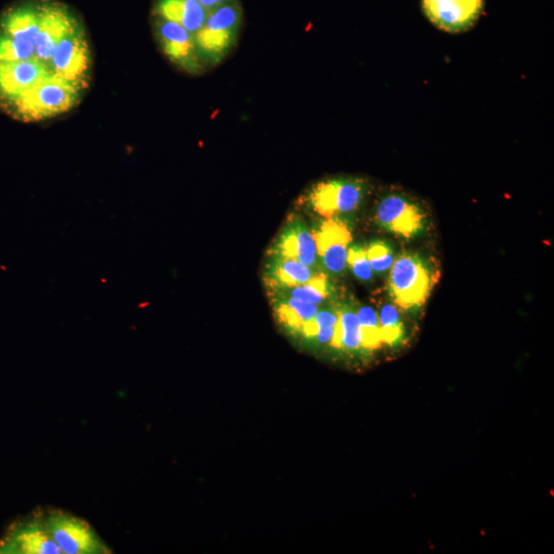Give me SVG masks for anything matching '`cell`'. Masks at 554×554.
<instances>
[{
    "label": "cell",
    "instance_id": "obj_1",
    "mask_svg": "<svg viewBox=\"0 0 554 554\" xmlns=\"http://www.w3.org/2000/svg\"><path fill=\"white\" fill-rule=\"evenodd\" d=\"M82 89L53 74L23 92L5 110L23 122L48 120L72 109Z\"/></svg>",
    "mask_w": 554,
    "mask_h": 554
},
{
    "label": "cell",
    "instance_id": "obj_2",
    "mask_svg": "<svg viewBox=\"0 0 554 554\" xmlns=\"http://www.w3.org/2000/svg\"><path fill=\"white\" fill-rule=\"evenodd\" d=\"M370 190V184L358 177H335L314 184L305 201L320 216L339 218L359 210Z\"/></svg>",
    "mask_w": 554,
    "mask_h": 554
},
{
    "label": "cell",
    "instance_id": "obj_3",
    "mask_svg": "<svg viewBox=\"0 0 554 554\" xmlns=\"http://www.w3.org/2000/svg\"><path fill=\"white\" fill-rule=\"evenodd\" d=\"M389 274L390 296L403 309L421 307L432 288V276L417 255L403 254L394 260Z\"/></svg>",
    "mask_w": 554,
    "mask_h": 554
},
{
    "label": "cell",
    "instance_id": "obj_4",
    "mask_svg": "<svg viewBox=\"0 0 554 554\" xmlns=\"http://www.w3.org/2000/svg\"><path fill=\"white\" fill-rule=\"evenodd\" d=\"M47 529L63 554H107L111 549L83 519L61 509L44 514Z\"/></svg>",
    "mask_w": 554,
    "mask_h": 554
},
{
    "label": "cell",
    "instance_id": "obj_5",
    "mask_svg": "<svg viewBox=\"0 0 554 554\" xmlns=\"http://www.w3.org/2000/svg\"><path fill=\"white\" fill-rule=\"evenodd\" d=\"M53 74L84 90L92 69V55L85 34L67 36L57 44L50 63Z\"/></svg>",
    "mask_w": 554,
    "mask_h": 554
},
{
    "label": "cell",
    "instance_id": "obj_6",
    "mask_svg": "<svg viewBox=\"0 0 554 554\" xmlns=\"http://www.w3.org/2000/svg\"><path fill=\"white\" fill-rule=\"evenodd\" d=\"M427 19L448 33H462L480 20L485 0H421Z\"/></svg>",
    "mask_w": 554,
    "mask_h": 554
},
{
    "label": "cell",
    "instance_id": "obj_7",
    "mask_svg": "<svg viewBox=\"0 0 554 554\" xmlns=\"http://www.w3.org/2000/svg\"><path fill=\"white\" fill-rule=\"evenodd\" d=\"M376 218L384 229L410 239L423 228L425 215L408 195L389 192L380 200Z\"/></svg>",
    "mask_w": 554,
    "mask_h": 554
},
{
    "label": "cell",
    "instance_id": "obj_8",
    "mask_svg": "<svg viewBox=\"0 0 554 554\" xmlns=\"http://www.w3.org/2000/svg\"><path fill=\"white\" fill-rule=\"evenodd\" d=\"M0 553L63 554L47 529L44 514H36L13 526L0 541Z\"/></svg>",
    "mask_w": 554,
    "mask_h": 554
},
{
    "label": "cell",
    "instance_id": "obj_9",
    "mask_svg": "<svg viewBox=\"0 0 554 554\" xmlns=\"http://www.w3.org/2000/svg\"><path fill=\"white\" fill-rule=\"evenodd\" d=\"M156 36L163 53L178 68L191 74H199L205 70L197 54L193 35L182 25L158 19Z\"/></svg>",
    "mask_w": 554,
    "mask_h": 554
},
{
    "label": "cell",
    "instance_id": "obj_10",
    "mask_svg": "<svg viewBox=\"0 0 554 554\" xmlns=\"http://www.w3.org/2000/svg\"><path fill=\"white\" fill-rule=\"evenodd\" d=\"M313 237L318 250V259L326 270L341 274L347 267V253L351 232L341 220L331 218L314 229Z\"/></svg>",
    "mask_w": 554,
    "mask_h": 554
},
{
    "label": "cell",
    "instance_id": "obj_11",
    "mask_svg": "<svg viewBox=\"0 0 554 554\" xmlns=\"http://www.w3.org/2000/svg\"><path fill=\"white\" fill-rule=\"evenodd\" d=\"M53 75L51 69L32 59L15 63H0V105L5 109L23 92Z\"/></svg>",
    "mask_w": 554,
    "mask_h": 554
},
{
    "label": "cell",
    "instance_id": "obj_12",
    "mask_svg": "<svg viewBox=\"0 0 554 554\" xmlns=\"http://www.w3.org/2000/svg\"><path fill=\"white\" fill-rule=\"evenodd\" d=\"M270 256L293 259L311 268L318 264V250L313 233L302 219L293 217L287 222L277 237Z\"/></svg>",
    "mask_w": 554,
    "mask_h": 554
},
{
    "label": "cell",
    "instance_id": "obj_13",
    "mask_svg": "<svg viewBox=\"0 0 554 554\" xmlns=\"http://www.w3.org/2000/svg\"><path fill=\"white\" fill-rule=\"evenodd\" d=\"M239 30L213 29L204 26L194 35V44L204 66L222 62L236 44Z\"/></svg>",
    "mask_w": 554,
    "mask_h": 554
},
{
    "label": "cell",
    "instance_id": "obj_14",
    "mask_svg": "<svg viewBox=\"0 0 554 554\" xmlns=\"http://www.w3.org/2000/svg\"><path fill=\"white\" fill-rule=\"evenodd\" d=\"M318 274L313 268L296 260L270 256L266 268L268 286L274 291H281L305 284Z\"/></svg>",
    "mask_w": 554,
    "mask_h": 554
},
{
    "label": "cell",
    "instance_id": "obj_15",
    "mask_svg": "<svg viewBox=\"0 0 554 554\" xmlns=\"http://www.w3.org/2000/svg\"><path fill=\"white\" fill-rule=\"evenodd\" d=\"M274 310L280 322L294 333H301L302 329L313 320L320 308L316 304L304 302L280 293H275L273 299Z\"/></svg>",
    "mask_w": 554,
    "mask_h": 554
},
{
    "label": "cell",
    "instance_id": "obj_16",
    "mask_svg": "<svg viewBox=\"0 0 554 554\" xmlns=\"http://www.w3.org/2000/svg\"><path fill=\"white\" fill-rule=\"evenodd\" d=\"M338 313L339 323L333 346L347 352L363 349V333L356 310L350 305H343L338 308Z\"/></svg>",
    "mask_w": 554,
    "mask_h": 554
},
{
    "label": "cell",
    "instance_id": "obj_17",
    "mask_svg": "<svg viewBox=\"0 0 554 554\" xmlns=\"http://www.w3.org/2000/svg\"><path fill=\"white\" fill-rule=\"evenodd\" d=\"M38 15L41 30L54 38L57 43L61 39L81 31L74 17L62 7L43 6L38 8Z\"/></svg>",
    "mask_w": 554,
    "mask_h": 554
},
{
    "label": "cell",
    "instance_id": "obj_18",
    "mask_svg": "<svg viewBox=\"0 0 554 554\" xmlns=\"http://www.w3.org/2000/svg\"><path fill=\"white\" fill-rule=\"evenodd\" d=\"M304 302L312 304H322L332 294V288L327 275L323 273L316 274L309 282L292 287L289 289L274 291Z\"/></svg>",
    "mask_w": 554,
    "mask_h": 554
},
{
    "label": "cell",
    "instance_id": "obj_19",
    "mask_svg": "<svg viewBox=\"0 0 554 554\" xmlns=\"http://www.w3.org/2000/svg\"><path fill=\"white\" fill-rule=\"evenodd\" d=\"M378 318L382 343L394 345L400 342L404 336V325L397 307L384 304L378 313Z\"/></svg>",
    "mask_w": 554,
    "mask_h": 554
},
{
    "label": "cell",
    "instance_id": "obj_20",
    "mask_svg": "<svg viewBox=\"0 0 554 554\" xmlns=\"http://www.w3.org/2000/svg\"><path fill=\"white\" fill-rule=\"evenodd\" d=\"M243 20L242 9L236 3L222 5L209 11L204 26L222 30H240Z\"/></svg>",
    "mask_w": 554,
    "mask_h": 554
},
{
    "label": "cell",
    "instance_id": "obj_21",
    "mask_svg": "<svg viewBox=\"0 0 554 554\" xmlns=\"http://www.w3.org/2000/svg\"><path fill=\"white\" fill-rule=\"evenodd\" d=\"M363 333V348L377 349L382 343L378 313L370 306L356 310Z\"/></svg>",
    "mask_w": 554,
    "mask_h": 554
},
{
    "label": "cell",
    "instance_id": "obj_22",
    "mask_svg": "<svg viewBox=\"0 0 554 554\" xmlns=\"http://www.w3.org/2000/svg\"><path fill=\"white\" fill-rule=\"evenodd\" d=\"M347 266L355 277L368 282L373 277V269L370 265L367 249L362 246H352L347 253Z\"/></svg>",
    "mask_w": 554,
    "mask_h": 554
},
{
    "label": "cell",
    "instance_id": "obj_23",
    "mask_svg": "<svg viewBox=\"0 0 554 554\" xmlns=\"http://www.w3.org/2000/svg\"><path fill=\"white\" fill-rule=\"evenodd\" d=\"M208 11L197 0H185L181 25L192 35L204 27Z\"/></svg>",
    "mask_w": 554,
    "mask_h": 554
},
{
    "label": "cell",
    "instance_id": "obj_24",
    "mask_svg": "<svg viewBox=\"0 0 554 554\" xmlns=\"http://www.w3.org/2000/svg\"><path fill=\"white\" fill-rule=\"evenodd\" d=\"M367 255L373 271L377 273L389 270L394 262L391 249L382 242L372 243L367 248Z\"/></svg>",
    "mask_w": 554,
    "mask_h": 554
},
{
    "label": "cell",
    "instance_id": "obj_25",
    "mask_svg": "<svg viewBox=\"0 0 554 554\" xmlns=\"http://www.w3.org/2000/svg\"><path fill=\"white\" fill-rule=\"evenodd\" d=\"M185 0H158L156 13L160 19L181 25Z\"/></svg>",
    "mask_w": 554,
    "mask_h": 554
},
{
    "label": "cell",
    "instance_id": "obj_26",
    "mask_svg": "<svg viewBox=\"0 0 554 554\" xmlns=\"http://www.w3.org/2000/svg\"><path fill=\"white\" fill-rule=\"evenodd\" d=\"M338 327V326H337ZM337 328H325L316 331L314 336L310 340H314L321 345H333L336 337Z\"/></svg>",
    "mask_w": 554,
    "mask_h": 554
},
{
    "label": "cell",
    "instance_id": "obj_27",
    "mask_svg": "<svg viewBox=\"0 0 554 554\" xmlns=\"http://www.w3.org/2000/svg\"><path fill=\"white\" fill-rule=\"evenodd\" d=\"M208 12L222 5L234 3L235 0H197Z\"/></svg>",
    "mask_w": 554,
    "mask_h": 554
}]
</instances>
